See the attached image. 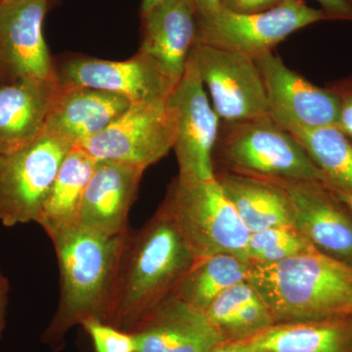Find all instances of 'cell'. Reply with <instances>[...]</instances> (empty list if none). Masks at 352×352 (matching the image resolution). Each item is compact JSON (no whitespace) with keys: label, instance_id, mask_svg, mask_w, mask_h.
<instances>
[{"label":"cell","instance_id":"cell-5","mask_svg":"<svg viewBox=\"0 0 352 352\" xmlns=\"http://www.w3.org/2000/svg\"><path fill=\"white\" fill-rule=\"evenodd\" d=\"M162 206L198 261L217 254L249 261L247 247L251 233L215 176L199 179L178 175Z\"/></svg>","mask_w":352,"mask_h":352},{"label":"cell","instance_id":"cell-31","mask_svg":"<svg viewBox=\"0 0 352 352\" xmlns=\"http://www.w3.org/2000/svg\"><path fill=\"white\" fill-rule=\"evenodd\" d=\"M210 352H264L251 340L240 342H220Z\"/></svg>","mask_w":352,"mask_h":352},{"label":"cell","instance_id":"cell-12","mask_svg":"<svg viewBox=\"0 0 352 352\" xmlns=\"http://www.w3.org/2000/svg\"><path fill=\"white\" fill-rule=\"evenodd\" d=\"M170 102L177 112L173 149L179 168L178 175L199 179L214 178V152L221 120L208 99L191 55Z\"/></svg>","mask_w":352,"mask_h":352},{"label":"cell","instance_id":"cell-6","mask_svg":"<svg viewBox=\"0 0 352 352\" xmlns=\"http://www.w3.org/2000/svg\"><path fill=\"white\" fill-rule=\"evenodd\" d=\"M74 146L43 134L29 144L0 153V222H36L65 157Z\"/></svg>","mask_w":352,"mask_h":352},{"label":"cell","instance_id":"cell-1","mask_svg":"<svg viewBox=\"0 0 352 352\" xmlns=\"http://www.w3.org/2000/svg\"><path fill=\"white\" fill-rule=\"evenodd\" d=\"M198 259L161 206L136 232L127 233L109 325L131 332L171 296Z\"/></svg>","mask_w":352,"mask_h":352},{"label":"cell","instance_id":"cell-30","mask_svg":"<svg viewBox=\"0 0 352 352\" xmlns=\"http://www.w3.org/2000/svg\"><path fill=\"white\" fill-rule=\"evenodd\" d=\"M331 21H352V4L349 0H317Z\"/></svg>","mask_w":352,"mask_h":352},{"label":"cell","instance_id":"cell-27","mask_svg":"<svg viewBox=\"0 0 352 352\" xmlns=\"http://www.w3.org/2000/svg\"><path fill=\"white\" fill-rule=\"evenodd\" d=\"M82 325L91 336L97 352H135V340L131 333L120 332L98 319H88Z\"/></svg>","mask_w":352,"mask_h":352},{"label":"cell","instance_id":"cell-26","mask_svg":"<svg viewBox=\"0 0 352 352\" xmlns=\"http://www.w3.org/2000/svg\"><path fill=\"white\" fill-rule=\"evenodd\" d=\"M317 250L298 227L289 224L252 233L247 256L252 263H276Z\"/></svg>","mask_w":352,"mask_h":352},{"label":"cell","instance_id":"cell-15","mask_svg":"<svg viewBox=\"0 0 352 352\" xmlns=\"http://www.w3.org/2000/svg\"><path fill=\"white\" fill-rule=\"evenodd\" d=\"M145 170L124 162L96 161L83 193L78 226L105 236L126 233L129 210Z\"/></svg>","mask_w":352,"mask_h":352},{"label":"cell","instance_id":"cell-8","mask_svg":"<svg viewBox=\"0 0 352 352\" xmlns=\"http://www.w3.org/2000/svg\"><path fill=\"white\" fill-rule=\"evenodd\" d=\"M177 112L166 102L131 103L113 124L76 146L96 161L112 160L148 168L173 148Z\"/></svg>","mask_w":352,"mask_h":352},{"label":"cell","instance_id":"cell-36","mask_svg":"<svg viewBox=\"0 0 352 352\" xmlns=\"http://www.w3.org/2000/svg\"><path fill=\"white\" fill-rule=\"evenodd\" d=\"M50 1L51 2V3H53V1H54V0H50Z\"/></svg>","mask_w":352,"mask_h":352},{"label":"cell","instance_id":"cell-9","mask_svg":"<svg viewBox=\"0 0 352 352\" xmlns=\"http://www.w3.org/2000/svg\"><path fill=\"white\" fill-rule=\"evenodd\" d=\"M190 55L222 122L268 113L265 88L254 58L203 43H195Z\"/></svg>","mask_w":352,"mask_h":352},{"label":"cell","instance_id":"cell-2","mask_svg":"<svg viewBox=\"0 0 352 352\" xmlns=\"http://www.w3.org/2000/svg\"><path fill=\"white\" fill-rule=\"evenodd\" d=\"M127 233L101 235L76 224L50 236L60 271L59 302L48 328L50 339H60L88 319L108 323Z\"/></svg>","mask_w":352,"mask_h":352},{"label":"cell","instance_id":"cell-16","mask_svg":"<svg viewBox=\"0 0 352 352\" xmlns=\"http://www.w3.org/2000/svg\"><path fill=\"white\" fill-rule=\"evenodd\" d=\"M131 104L120 95L57 82L43 134L78 146L105 131Z\"/></svg>","mask_w":352,"mask_h":352},{"label":"cell","instance_id":"cell-7","mask_svg":"<svg viewBox=\"0 0 352 352\" xmlns=\"http://www.w3.org/2000/svg\"><path fill=\"white\" fill-rule=\"evenodd\" d=\"M328 20L322 9L308 6L303 0H284L270 10L245 15L219 9L206 17L198 16L196 43L235 51L254 59L271 52L298 30Z\"/></svg>","mask_w":352,"mask_h":352},{"label":"cell","instance_id":"cell-20","mask_svg":"<svg viewBox=\"0 0 352 352\" xmlns=\"http://www.w3.org/2000/svg\"><path fill=\"white\" fill-rule=\"evenodd\" d=\"M215 177L250 233L294 224L291 199L278 180L231 171Z\"/></svg>","mask_w":352,"mask_h":352},{"label":"cell","instance_id":"cell-33","mask_svg":"<svg viewBox=\"0 0 352 352\" xmlns=\"http://www.w3.org/2000/svg\"><path fill=\"white\" fill-rule=\"evenodd\" d=\"M9 284L6 277L0 272V332L3 326L4 312L8 300Z\"/></svg>","mask_w":352,"mask_h":352},{"label":"cell","instance_id":"cell-23","mask_svg":"<svg viewBox=\"0 0 352 352\" xmlns=\"http://www.w3.org/2000/svg\"><path fill=\"white\" fill-rule=\"evenodd\" d=\"M96 160L74 146L65 157L36 223L48 236L78 224L83 193Z\"/></svg>","mask_w":352,"mask_h":352},{"label":"cell","instance_id":"cell-29","mask_svg":"<svg viewBox=\"0 0 352 352\" xmlns=\"http://www.w3.org/2000/svg\"><path fill=\"white\" fill-rule=\"evenodd\" d=\"M284 0H219V9L234 14L264 12L279 6Z\"/></svg>","mask_w":352,"mask_h":352},{"label":"cell","instance_id":"cell-11","mask_svg":"<svg viewBox=\"0 0 352 352\" xmlns=\"http://www.w3.org/2000/svg\"><path fill=\"white\" fill-rule=\"evenodd\" d=\"M261 72L268 115L285 131L338 126L340 102L326 85L320 87L287 67L271 52L254 58Z\"/></svg>","mask_w":352,"mask_h":352},{"label":"cell","instance_id":"cell-34","mask_svg":"<svg viewBox=\"0 0 352 352\" xmlns=\"http://www.w3.org/2000/svg\"><path fill=\"white\" fill-rule=\"evenodd\" d=\"M332 192L335 194V196L337 197V198L339 199V200L342 201V203L344 204V205L346 206V207L352 212V193L336 191V190H332Z\"/></svg>","mask_w":352,"mask_h":352},{"label":"cell","instance_id":"cell-22","mask_svg":"<svg viewBox=\"0 0 352 352\" xmlns=\"http://www.w3.org/2000/svg\"><path fill=\"white\" fill-rule=\"evenodd\" d=\"M205 314L221 342L250 340L275 324L267 305L247 281L222 292Z\"/></svg>","mask_w":352,"mask_h":352},{"label":"cell","instance_id":"cell-35","mask_svg":"<svg viewBox=\"0 0 352 352\" xmlns=\"http://www.w3.org/2000/svg\"><path fill=\"white\" fill-rule=\"evenodd\" d=\"M164 0H142L140 6V16L149 12L153 8H155L160 3H162Z\"/></svg>","mask_w":352,"mask_h":352},{"label":"cell","instance_id":"cell-18","mask_svg":"<svg viewBox=\"0 0 352 352\" xmlns=\"http://www.w3.org/2000/svg\"><path fill=\"white\" fill-rule=\"evenodd\" d=\"M142 39L138 52L151 58L179 82L195 45L198 12L194 0H164L141 15Z\"/></svg>","mask_w":352,"mask_h":352},{"label":"cell","instance_id":"cell-32","mask_svg":"<svg viewBox=\"0 0 352 352\" xmlns=\"http://www.w3.org/2000/svg\"><path fill=\"white\" fill-rule=\"evenodd\" d=\"M200 17L212 15L219 10V0H194Z\"/></svg>","mask_w":352,"mask_h":352},{"label":"cell","instance_id":"cell-3","mask_svg":"<svg viewBox=\"0 0 352 352\" xmlns=\"http://www.w3.org/2000/svg\"><path fill=\"white\" fill-rule=\"evenodd\" d=\"M247 282L275 324L352 316V265L319 250L276 263L252 261Z\"/></svg>","mask_w":352,"mask_h":352},{"label":"cell","instance_id":"cell-14","mask_svg":"<svg viewBox=\"0 0 352 352\" xmlns=\"http://www.w3.org/2000/svg\"><path fill=\"white\" fill-rule=\"evenodd\" d=\"M294 226L322 252L352 265V212L320 182H286Z\"/></svg>","mask_w":352,"mask_h":352},{"label":"cell","instance_id":"cell-24","mask_svg":"<svg viewBox=\"0 0 352 352\" xmlns=\"http://www.w3.org/2000/svg\"><path fill=\"white\" fill-rule=\"evenodd\" d=\"M251 265V261L229 254L199 259L171 296L206 312L222 292L233 285L247 281Z\"/></svg>","mask_w":352,"mask_h":352},{"label":"cell","instance_id":"cell-10","mask_svg":"<svg viewBox=\"0 0 352 352\" xmlns=\"http://www.w3.org/2000/svg\"><path fill=\"white\" fill-rule=\"evenodd\" d=\"M56 80L126 97L131 103L170 99L178 82L151 58L138 52L124 61L71 55L55 62Z\"/></svg>","mask_w":352,"mask_h":352},{"label":"cell","instance_id":"cell-17","mask_svg":"<svg viewBox=\"0 0 352 352\" xmlns=\"http://www.w3.org/2000/svg\"><path fill=\"white\" fill-rule=\"evenodd\" d=\"M135 352H210L221 342L205 312L173 296L131 329Z\"/></svg>","mask_w":352,"mask_h":352},{"label":"cell","instance_id":"cell-13","mask_svg":"<svg viewBox=\"0 0 352 352\" xmlns=\"http://www.w3.org/2000/svg\"><path fill=\"white\" fill-rule=\"evenodd\" d=\"M50 6V0H0V85L25 78L56 80L43 34Z\"/></svg>","mask_w":352,"mask_h":352},{"label":"cell","instance_id":"cell-37","mask_svg":"<svg viewBox=\"0 0 352 352\" xmlns=\"http://www.w3.org/2000/svg\"><path fill=\"white\" fill-rule=\"evenodd\" d=\"M349 1L352 4V0H349Z\"/></svg>","mask_w":352,"mask_h":352},{"label":"cell","instance_id":"cell-21","mask_svg":"<svg viewBox=\"0 0 352 352\" xmlns=\"http://www.w3.org/2000/svg\"><path fill=\"white\" fill-rule=\"evenodd\" d=\"M250 340L264 352H352V316L277 323Z\"/></svg>","mask_w":352,"mask_h":352},{"label":"cell","instance_id":"cell-4","mask_svg":"<svg viewBox=\"0 0 352 352\" xmlns=\"http://www.w3.org/2000/svg\"><path fill=\"white\" fill-rule=\"evenodd\" d=\"M231 173L286 182H320L305 148L268 113L220 124L214 160Z\"/></svg>","mask_w":352,"mask_h":352},{"label":"cell","instance_id":"cell-19","mask_svg":"<svg viewBox=\"0 0 352 352\" xmlns=\"http://www.w3.org/2000/svg\"><path fill=\"white\" fill-rule=\"evenodd\" d=\"M56 80L25 78L0 85V153L43 135Z\"/></svg>","mask_w":352,"mask_h":352},{"label":"cell","instance_id":"cell-25","mask_svg":"<svg viewBox=\"0 0 352 352\" xmlns=\"http://www.w3.org/2000/svg\"><path fill=\"white\" fill-rule=\"evenodd\" d=\"M291 134L321 171L326 186L352 193V140L339 126L303 129Z\"/></svg>","mask_w":352,"mask_h":352},{"label":"cell","instance_id":"cell-28","mask_svg":"<svg viewBox=\"0 0 352 352\" xmlns=\"http://www.w3.org/2000/svg\"><path fill=\"white\" fill-rule=\"evenodd\" d=\"M327 87L339 99L340 117L338 126L352 140V76L329 83Z\"/></svg>","mask_w":352,"mask_h":352}]
</instances>
